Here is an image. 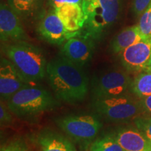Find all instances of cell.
<instances>
[{"label":"cell","instance_id":"cell-6","mask_svg":"<svg viewBox=\"0 0 151 151\" xmlns=\"http://www.w3.org/2000/svg\"><path fill=\"white\" fill-rule=\"evenodd\" d=\"M92 109L102 120L118 124L133 122L137 117L146 115L139 99L129 94L92 101Z\"/></svg>","mask_w":151,"mask_h":151},{"label":"cell","instance_id":"cell-23","mask_svg":"<svg viewBox=\"0 0 151 151\" xmlns=\"http://www.w3.org/2000/svg\"><path fill=\"white\" fill-rule=\"evenodd\" d=\"M13 121L12 112L9 110L6 104L1 100L0 104V122L1 126L9 125Z\"/></svg>","mask_w":151,"mask_h":151},{"label":"cell","instance_id":"cell-24","mask_svg":"<svg viewBox=\"0 0 151 151\" xmlns=\"http://www.w3.org/2000/svg\"><path fill=\"white\" fill-rule=\"evenodd\" d=\"M150 4L151 0H132V11L136 16L140 17Z\"/></svg>","mask_w":151,"mask_h":151},{"label":"cell","instance_id":"cell-11","mask_svg":"<svg viewBox=\"0 0 151 151\" xmlns=\"http://www.w3.org/2000/svg\"><path fill=\"white\" fill-rule=\"evenodd\" d=\"M95 44L90 38L76 36L68 39L62 45L60 55L75 65L83 68L90 63L93 57Z\"/></svg>","mask_w":151,"mask_h":151},{"label":"cell","instance_id":"cell-16","mask_svg":"<svg viewBox=\"0 0 151 151\" xmlns=\"http://www.w3.org/2000/svg\"><path fill=\"white\" fill-rule=\"evenodd\" d=\"M11 9L20 20L24 22L38 21L45 14L43 12L44 0H7Z\"/></svg>","mask_w":151,"mask_h":151},{"label":"cell","instance_id":"cell-27","mask_svg":"<svg viewBox=\"0 0 151 151\" xmlns=\"http://www.w3.org/2000/svg\"><path fill=\"white\" fill-rule=\"evenodd\" d=\"M148 71H150L151 72V59L150 61L149 62V65H148Z\"/></svg>","mask_w":151,"mask_h":151},{"label":"cell","instance_id":"cell-1","mask_svg":"<svg viewBox=\"0 0 151 151\" xmlns=\"http://www.w3.org/2000/svg\"><path fill=\"white\" fill-rule=\"evenodd\" d=\"M46 77L55 97L62 102H81L89 91V80L83 68L62 55L48 62Z\"/></svg>","mask_w":151,"mask_h":151},{"label":"cell","instance_id":"cell-20","mask_svg":"<svg viewBox=\"0 0 151 151\" xmlns=\"http://www.w3.org/2000/svg\"><path fill=\"white\" fill-rule=\"evenodd\" d=\"M138 26L145 37L151 39V4L140 16Z\"/></svg>","mask_w":151,"mask_h":151},{"label":"cell","instance_id":"cell-14","mask_svg":"<svg viewBox=\"0 0 151 151\" xmlns=\"http://www.w3.org/2000/svg\"><path fill=\"white\" fill-rule=\"evenodd\" d=\"M37 142L39 151H78L69 138L48 128L39 132Z\"/></svg>","mask_w":151,"mask_h":151},{"label":"cell","instance_id":"cell-4","mask_svg":"<svg viewBox=\"0 0 151 151\" xmlns=\"http://www.w3.org/2000/svg\"><path fill=\"white\" fill-rule=\"evenodd\" d=\"M59 100L51 92L37 84H29L6 101L13 114L23 120H32L60 105Z\"/></svg>","mask_w":151,"mask_h":151},{"label":"cell","instance_id":"cell-8","mask_svg":"<svg viewBox=\"0 0 151 151\" xmlns=\"http://www.w3.org/2000/svg\"><path fill=\"white\" fill-rule=\"evenodd\" d=\"M37 30L43 40L55 45L64 44L68 39L79 36L78 34L70 32L66 29L54 9L45 13L38 22Z\"/></svg>","mask_w":151,"mask_h":151},{"label":"cell","instance_id":"cell-2","mask_svg":"<svg viewBox=\"0 0 151 151\" xmlns=\"http://www.w3.org/2000/svg\"><path fill=\"white\" fill-rule=\"evenodd\" d=\"M123 1L124 0H83L86 22L80 35L94 41L104 39L120 18Z\"/></svg>","mask_w":151,"mask_h":151},{"label":"cell","instance_id":"cell-12","mask_svg":"<svg viewBox=\"0 0 151 151\" xmlns=\"http://www.w3.org/2000/svg\"><path fill=\"white\" fill-rule=\"evenodd\" d=\"M29 84L10 60L1 57L0 61L1 100L7 101L17 92Z\"/></svg>","mask_w":151,"mask_h":151},{"label":"cell","instance_id":"cell-9","mask_svg":"<svg viewBox=\"0 0 151 151\" xmlns=\"http://www.w3.org/2000/svg\"><path fill=\"white\" fill-rule=\"evenodd\" d=\"M118 55L122 67L128 72H148L151 59V39L128 47Z\"/></svg>","mask_w":151,"mask_h":151},{"label":"cell","instance_id":"cell-3","mask_svg":"<svg viewBox=\"0 0 151 151\" xmlns=\"http://www.w3.org/2000/svg\"><path fill=\"white\" fill-rule=\"evenodd\" d=\"M2 51L30 84H37L46 76L48 62L39 46L22 41L4 43Z\"/></svg>","mask_w":151,"mask_h":151},{"label":"cell","instance_id":"cell-21","mask_svg":"<svg viewBox=\"0 0 151 151\" xmlns=\"http://www.w3.org/2000/svg\"><path fill=\"white\" fill-rule=\"evenodd\" d=\"M133 123L151 143V116L143 115L134 119Z\"/></svg>","mask_w":151,"mask_h":151},{"label":"cell","instance_id":"cell-7","mask_svg":"<svg viewBox=\"0 0 151 151\" xmlns=\"http://www.w3.org/2000/svg\"><path fill=\"white\" fill-rule=\"evenodd\" d=\"M133 79L127 71L109 69L95 75L91 81L90 91L92 99L118 97L131 91Z\"/></svg>","mask_w":151,"mask_h":151},{"label":"cell","instance_id":"cell-18","mask_svg":"<svg viewBox=\"0 0 151 151\" xmlns=\"http://www.w3.org/2000/svg\"><path fill=\"white\" fill-rule=\"evenodd\" d=\"M131 92L139 98L151 95L150 71L138 73L132 81Z\"/></svg>","mask_w":151,"mask_h":151},{"label":"cell","instance_id":"cell-15","mask_svg":"<svg viewBox=\"0 0 151 151\" xmlns=\"http://www.w3.org/2000/svg\"><path fill=\"white\" fill-rule=\"evenodd\" d=\"M54 10L68 31L80 35L86 22L82 4H67L57 7Z\"/></svg>","mask_w":151,"mask_h":151},{"label":"cell","instance_id":"cell-17","mask_svg":"<svg viewBox=\"0 0 151 151\" xmlns=\"http://www.w3.org/2000/svg\"><path fill=\"white\" fill-rule=\"evenodd\" d=\"M149 39L141 32L138 24L122 29L115 36L110 44V50L113 54H120L124 49L140 41Z\"/></svg>","mask_w":151,"mask_h":151},{"label":"cell","instance_id":"cell-10","mask_svg":"<svg viewBox=\"0 0 151 151\" xmlns=\"http://www.w3.org/2000/svg\"><path fill=\"white\" fill-rule=\"evenodd\" d=\"M0 39L4 43L28 40L20 18L5 2L0 4Z\"/></svg>","mask_w":151,"mask_h":151},{"label":"cell","instance_id":"cell-19","mask_svg":"<svg viewBox=\"0 0 151 151\" xmlns=\"http://www.w3.org/2000/svg\"><path fill=\"white\" fill-rule=\"evenodd\" d=\"M89 151H125L112 136L107 133L91 143Z\"/></svg>","mask_w":151,"mask_h":151},{"label":"cell","instance_id":"cell-5","mask_svg":"<svg viewBox=\"0 0 151 151\" xmlns=\"http://www.w3.org/2000/svg\"><path fill=\"white\" fill-rule=\"evenodd\" d=\"M101 120L94 113L67 115L56 118L54 121L73 143L86 150L97 138L103 126Z\"/></svg>","mask_w":151,"mask_h":151},{"label":"cell","instance_id":"cell-26","mask_svg":"<svg viewBox=\"0 0 151 151\" xmlns=\"http://www.w3.org/2000/svg\"><path fill=\"white\" fill-rule=\"evenodd\" d=\"M141 107L146 115L151 116V95L139 98Z\"/></svg>","mask_w":151,"mask_h":151},{"label":"cell","instance_id":"cell-25","mask_svg":"<svg viewBox=\"0 0 151 151\" xmlns=\"http://www.w3.org/2000/svg\"><path fill=\"white\" fill-rule=\"evenodd\" d=\"M48 2L52 9H55L57 7H60L67 4H82L83 0H48Z\"/></svg>","mask_w":151,"mask_h":151},{"label":"cell","instance_id":"cell-13","mask_svg":"<svg viewBox=\"0 0 151 151\" xmlns=\"http://www.w3.org/2000/svg\"><path fill=\"white\" fill-rule=\"evenodd\" d=\"M125 151H151V143L135 125H120L108 132Z\"/></svg>","mask_w":151,"mask_h":151},{"label":"cell","instance_id":"cell-22","mask_svg":"<svg viewBox=\"0 0 151 151\" xmlns=\"http://www.w3.org/2000/svg\"><path fill=\"white\" fill-rule=\"evenodd\" d=\"M0 151H29V146L24 139L18 138L2 145Z\"/></svg>","mask_w":151,"mask_h":151}]
</instances>
